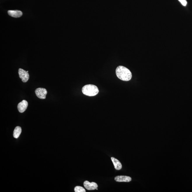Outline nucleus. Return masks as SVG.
I'll return each instance as SVG.
<instances>
[{
	"label": "nucleus",
	"instance_id": "nucleus-5",
	"mask_svg": "<svg viewBox=\"0 0 192 192\" xmlns=\"http://www.w3.org/2000/svg\"><path fill=\"white\" fill-rule=\"evenodd\" d=\"M84 186L88 190H92L97 189L98 187L97 184L95 182L90 183L88 181H85L84 182Z\"/></svg>",
	"mask_w": 192,
	"mask_h": 192
},
{
	"label": "nucleus",
	"instance_id": "nucleus-9",
	"mask_svg": "<svg viewBox=\"0 0 192 192\" xmlns=\"http://www.w3.org/2000/svg\"><path fill=\"white\" fill-rule=\"evenodd\" d=\"M111 160L113 162L115 168L117 170H121L122 167V165L121 162L114 157H112L111 158Z\"/></svg>",
	"mask_w": 192,
	"mask_h": 192
},
{
	"label": "nucleus",
	"instance_id": "nucleus-4",
	"mask_svg": "<svg viewBox=\"0 0 192 192\" xmlns=\"http://www.w3.org/2000/svg\"><path fill=\"white\" fill-rule=\"evenodd\" d=\"M18 73L19 77L22 79V81L24 83L27 82L28 81L29 75L28 72L21 68L19 69Z\"/></svg>",
	"mask_w": 192,
	"mask_h": 192
},
{
	"label": "nucleus",
	"instance_id": "nucleus-1",
	"mask_svg": "<svg viewBox=\"0 0 192 192\" xmlns=\"http://www.w3.org/2000/svg\"><path fill=\"white\" fill-rule=\"evenodd\" d=\"M116 74L119 79L124 81H130L132 76L130 70L123 66H119L117 67Z\"/></svg>",
	"mask_w": 192,
	"mask_h": 192
},
{
	"label": "nucleus",
	"instance_id": "nucleus-10",
	"mask_svg": "<svg viewBox=\"0 0 192 192\" xmlns=\"http://www.w3.org/2000/svg\"><path fill=\"white\" fill-rule=\"evenodd\" d=\"M22 130L20 127L17 126L15 128L13 132L14 137L15 139H18L20 136Z\"/></svg>",
	"mask_w": 192,
	"mask_h": 192
},
{
	"label": "nucleus",
	"instance_id": "nucleus-11",
	"mask_svg": "<svg viewBox=\"0 0 192 192\" xmlns=\"http://www.w3.org/2000/svg\"><path fill=\"white\" fill-rule=\"evenodd\" d=\"M74 191L75 192H85L84 188L82 187L76 186L74 188Z\"/></svg>",
	"mask_w": 192,
	"mask_h": 192
},
{
	"label": "nucleus",
	"instance_id": "nucleus-6",
	"mask_svg": "<svg viewBox=\"0 0 192 192\" xmlns=\"http://www.w3.org/2000/svg\"><path fill=\"white\" fill-rule=\"evenodd\" d=\"M28 107V102L25 100H23L18 105V109L20 113H23Z\"/></svg>",
	"mask_w": 192,
	"mask_h": 192
},
{
	"label": "nucleus",
	"instance_id": "nucleus-2",
	"mask_svg": "<svg viewBox=\"0 0 192 192\" xmlns=\"http://www.w3.org/2000/svg\"><path fill=\"white\" fill-rule=\"evenodd\" d=\"M82 92L85 95L92 97L97 95L99 93V90L97 86L92 84H88L83 87Z\"/></svg>",
	"mask_w": 192,
	"mask_h": 192
},
{
	"label": "nucleus",
	"instance_id": "nucleus-7",
	"mask_svg": "<svg viewBox=\"0 0 192 192\" xmlns=\"http://www.w3.org/2000/svg\"><path fill=\"white\" fill-rule=\"evenodd\" d=\"M115 180L118 182H129L131 181L132 178L131 177L126 176H118L115 177Z\"/></svg>",
	"mask_w": 192,
	"mask_h": 192
},
{
	"label": "nucleus",
	"instance_id": "nucleus-12",
	"mask_svg": "<svg viewBox=\"0 0 192 192\" xmlns=\"http://www.w3.org/2000/svg\"><path fill=\"white\" fill-rule=\"evenodd\" d=\"M181 3L182 5L184 6H186L187 4V2L186 0H178Z\"/></svg>",
	"mask_w": 192,
	"mask_h": 192
},
{
	"label": "nucleus",
	"instance_id": "nucleus-3",
	"mask_svg": "<svg viewBox=\"0 0 192 192\" xmlns=\"http://www.w3.org/2000/svg\"><path fill=\"white\" fill-rule=\"evenodd\" d=\"M35 94L37 97L40 99H45L48 92L46 89L44 88H38L36 89Z\"/></svg>",
	"mask_w": 192,
	"mask_h": 192
},
{
	"label": "nucleus",
	"instance_id": "nucleus-8",
	"mask_svg": "<svg viewBox=\"0 0 192 192\" xmlns=\"http://www.w3.org/2000/svg\"><path fill=\"white\" fill-rule=\"evenodd\" d=\"M8 13L9 15L15 18L20 17L22 15V11L19 10H10L8 11Z\"/></svg>",
	"mask_w": 192,
	"mask_h": 192
}]
</instances>
